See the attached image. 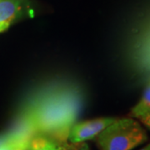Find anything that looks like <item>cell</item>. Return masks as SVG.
Segmentation results:
<instances>
[{
	"label": "cell",
	"instance_id": "1",
	"mask_svg": "<svg viewBox=\"0 0 150 150\" xmlns=\"http://www.w3.org/2000/svg\"><path fill=\"white\" fill-rule=\"evenodd\" d=\"M80 103V96L74 89L53 88L34 98L19 119L33 135H44L65 144L77 119Z\"/></svg>",
	"mask_w": 150,
	"mask_h": 150
},
{
	"label": "cell",
	"instance_id": "2",
	"mask_svg": "<svg viewBox=\"0 0 150 150\" xmlns=\"http://www.w3.org/2000/svg\"><path fill=\"white\" fill-rule=\"evenodd\" d=\"M147 140L145 129L132 118H116L96 137L100 150H133Z\"/></svg>",
	"mask_w": 150,
	"mask_h": 150
},
{
	"label": "cell",
	"instance_id": "3",
	"mask_svg": "<svg viewBox=\"0 0 150 150\" xmlns=\"http://www.w3.org/2000/svg\"><path fill=\"white\" fill-rule=\"evenodd\" d=\"M134 37L130 47V64L147 83L150 80V21Z\"/></svg>",
	"mask_w": 150,
	"mask_h": 150
},
{
	"label": "cell",
	"instance_id": "4",
	"mask_svg": "<svg viewBox=\"0 0 150 150\" xmlns=\"http://www.w3.org/2000/svg\"><path fill=\"white\" fill-rule=\"evenodd\" d=\"M115 120L116 118H99L75 123L70 129L68 141L78 144L93 139Z\"/></svg>",
	"mask_w": 150,
	"mask_h": 150
},
{
	"label": "cell",
	"instance_id": "5",
	"mask_svg": "<svg viewBox=\"0 0 150 150\" xmlns=\"http://www.w3.org/2000/svg\"><path fill=\"white\" fill-rule=\"evenodd\" d=\"M23 0H0V33L9 27L19 14Z\"/></svg>",
	"mask_w": 150,
	"mask_h": 150
},
{
	"label": "cell",
	"instance_id": "6",
	"mask_svg": "<svg viewBox=\"0 0 150 150\" xmlns=\"http://www.w3.org/2000/svg\"><path fill=\"white\" fill-rule=\"evenodd\" d=\"M65 144H60L47 136L34 134L28 140V150H63Z\"/></svg>",
	"mask_w": 150,
	"mask_h": 150
},
{
	"label": "cell",
	"instance_id": "7",
	"mask_svg": "<svg viewBox=\"0 0 150 150\" xmlns=\"http://www.w3.org/2000/svg\"><path fill=\"white\" fill-rule=\"evenodd\" d=\"M146 83L140 100L131 110V114L134 118H139L145 113L150 112V80Z\"/></svg>",
	"mask_w": 150,
	"mask_h": 150
},
{
	"label": "cell",
	"instance_id": "8",
	"mask_svg": "<svg viewBox=\"0 0 150 150\" xmlns=\"http://www.w3.org/2000/svg\"><path fill=\"white\" fill-rule=\"evenodd\" d=\"M63 150H90L89 146L85 142L78 144H66Z\"/></svg>",
	"mask_w": 150,
	"mask_h": 150
},
{
	"label": "cell",
	"instance_id": "9",
	"mask_svg": "<svg viewBox=\"0 0 150 150\" xmlns=\"http://www.w3.org/2000/svg\"><path fill=\"white\" fill-rule=\"evenodd\" d=\"M139 119L145 127H147L150 130V112L145 113L144 115H143L140 118H139Z\"/></svg>",
	"mask_w": 150,
	"mask_h": 150
},
{
	"label": "cell",
	"instance_id": "10",
	"mask_svg": "<svg viewBox=\"0 0 150 150\" xmlns=\"http://www.w3.org/2000/svg\"><path fill=\"white\" fill-rule=\"evenodd\" d=\"M28 141L21 143L20 144H18V146H17L14 150H24L25 149V148H27L28 147Z\"/></svg>",
	"mask_w": 150,
	"mask_h": 150
},
{
	"label": "cell",
	"instance_id": "11",
	"mask_svg": "<svg viewBox=\"0 0 150 150\" xmlns=\"http://www.w3.org/2000/svg\"><path fill=\"white\" fill-rule=\"evenodd\" d=\"M140 150H150V144H149L148 145H146L144 148H143L142 149Z\"/></svg>",
	"mask_w": 150,
	"mask_h": 150
},
{
	"label": "cell",
	"instance_id": "12",
	"mask_svg": "<svg viewBox=\"0 0 150 150\" xmlns=\"http://www.w3.org/2000/svg\"><path fill=\"white\" fill-rule=\"evenodd\" d=\"M24 150H28V147H27V148H25V149H24Z\"/></svg>",
	"mask_w": 150,
	"mask_h": 150
}]
</instances>
